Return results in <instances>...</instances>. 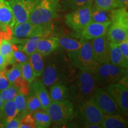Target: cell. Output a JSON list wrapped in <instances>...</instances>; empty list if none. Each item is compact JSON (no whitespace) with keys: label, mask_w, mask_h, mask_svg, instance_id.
Returning a JSON list of instances; mask_svg holds the SVG:
<instances>
[{"label":"cell","mask_w":128,"mask_h":128,"mask_svg":"<svg viewBox=\"0 0 128 128\" xmlns=\"http://www.w3.org/2000/svg\"><path fill=\"white\" fill-rule=\"evenodd\" d=\"M6 68L1 70L0 74V92L7 88L9 86V82L6 75Z\"/></svg>","instance_id":"8d00e7d4"},{"label":"cell","mask_w":128,"mask_h":128,"mask_svg":"<svg viewBox=\"0 0 128 128\" xmlns=\"http://www.w3.org/2000/svg\"><path fill=\"white\" fill-rule=\"evenodd\" d=\"M34 119L36 128H47L50 127L52 124L50 118L46 110H38L32 113Z\"/></svg>","instance_id":"d4e9b609"},{"label":"cell","mask_w":128,"mask_h":128,"mask_svg":"<svg viewBox=\"0 0 128 128\" xmlns=\"http://www.w3.org/2000/svg\"><path fill=\"white\" fill-rule=\"evenodd\" d=\"M77 114L85 124H101L104 116L102 110L91 99L78 104Z\"/></svg>","instance_id":"9c48e42d"},{"label":"cell","mask_w":128,"mask_h":128,"mask_svg":"<svg viewBox=\"0 0 128 128\" xmlns=\"http://www.w3.org/2000/svg\"><path fill=\"white\" fill-rule=\"evenodd\" d=\"M109 62L122 68L128 69V60L124 58L118 44L109 42Z\"/></svg>","instance_id":"d6986e66"},{"label":"cell","mask_w":128,"mask_h":128,"mask_svg":"<svg viewBox=\"0 0 128 128\" xmlns=\"http://www.w3.org/2000/svg\"><path fill=\"white\" fill-rule=\"evenodd\" d=\"M6 75L10 84H14L18 88L28 86V84L23 80L21 74L20 66L18 64H14L10 70H6Z\"/></svg>","instance_id":"ffe728a7"},{"label":"cell","mask_w":128,"mask_h":128,"mask_svg":"<svg viewBox=\"0 0 128 128\" xmlns=\"http://www.w3.org/2000/svg\"><path fill=\"white\" fill-rule=\"evenodd\" d=\"M20 128H35L36 124H35L34 119L32 116V113H28L26 114L23 118L21 119Z\"/></svg>","instance_id":"d590c367"},{"label":"cell","mask_w":128,"mask_h":128,"mask_svg":"<svg viewBox=\"0 0 128 128\" xmlns=\"http://www.w3.org/2000/svg\"><path fill=\"white\" fill-rule=\"evenodd\" d=\"M29 56L23 52L19 50L15 44H13V54H12V63L14 64H20L28 61Z\"/></svg>","instance_id":"836d02e7"},{"label":"cell","mask_w":128,"mask_h":128,"mask_svg":"<svg viewBox=\"0 0 128 128\" xmlns=\"http://www.w3.org/2000/svg\"><path fill=\"white\" fill-rule=\"evenodd\" d=\"M104 116L120 114L121 110L108 92L100 88H97L91 98Z\"/></svg>","instance_id":"30bf717a"},{"label":"cell","mask_w":128,"mask_h":128,"mask_svg":"<svg viewBox=\"0 0 128 128\" xmlns=\"http://www.w3.org/2000/svg\"><path fill=\"white\" fill-rule=\"evenodd\" d=\"M26 98V108L28 113H32L38 110L42 109L40 102L36 96L30 92Z\"/></svg>","instance_id":"f1b7e54d"},{"label":"cell","mask_w":128,"mask_h":128,"mask_svg":"<svg viewBox=\"0 0 128 128\" xmlns=\"http://www.w3.org/2000/svg\"><path fill=\"white\" fill-rule=\"evenodd\" d=\"M127 73L128 69L120 68L110 63H105L100 64L98 68L93 74L97 84L106 86L119 82Z\"/></svg>","instance_id":"8992f818"},{"label":"cell","mask_w":128,"mask_h":128,"mask_svg":"<svg viewBox=\"0 0 128 128\" xmlns=\"http://www.w3.org/2000/svg\"><path fill=\"white\" fill-rule=\"evenodd\" d=\"M52 54L44 66L42 81L46 87L58 82L72 84L78 74L76 67L72 65L68 56L66 57L62 52Z\"/></svg>","instance_id":"6da1fadb"},{"label":"cell","mask_w":128,"mask_h":128,"mask_svg":"<svg viewBox=\"0 0 128 128\" xmlns=\"http://www.w3.org/2000/svg\"><path fill=\"white\" fill-rule=\"evenodd\" d=\"M16 22L9 2L0 0V27L2 31L6 32L8 28L12 29Z\"/></svg>","instance_id":"9a60e30c"},{"label":"cell","mask_w":128,"mask_h":128,"mask_svg":"<svg viewBox=\"0 0 128 128\" xmlns=\"http://www.w3.org/2000/svg\"><path fill=\"white\" fill-rule=\"evenodd\" d=\"M30 92L34 94L39 98L42 105V108L46 110L52 101L49 92L46 88V86L42 80H34L30 84Z\"/></svg>","instance_id":"2e32d148"},{"label":"cell","mask_w":128,"mask_h":128,"mask_svg":"<svg viewBox=\"0 0 128 128\" xmlns=\"http://www.w3.org/2000/svg\"><path fill=\"white\" fill-rule=\"evenodd\" d=\"M21 74L22 78L28 84H30L35 80L36 76H35L29 62H26L20 65Z\"/></svg>","instance_id":"f546056e"},{"label":"cell","mask_w":128,"mask_h":128,"mask_svg":"<svg viewBox=\"0 0 128 128\" xmlns=\"http://www.w3.org/2000/svg\"><path fill=\"white\" fill-rule=\"evenodd\" d=\"M3 101H2V99L1 98V92H0V108L1 107V106H2V103H3Z\"/></svg>","instance_id":"7bdbcfd3"},{"label":"cell","mask_w":128,"mask_h":128,"mask_svg":"<svg viewBox=\"0 0 128 128\" xmlns=\"http://www.w3.org/2000/svg\"><path fill=\"white\" fill-rule=\"evenodd\" d=\"M17 114L18 111L13 100L3 102L0 108V127L10 122Z\"/></svg>","instance_id":"ac0fdd59"},{"label":"cell","mask_w":128,"mask_h":128,"mask_svg":"<svg viewBox=\"0 0 128 128\" xmlns=\"http://www.w3.org/2000/svg\"><path fill=\"white\" fill-rule=\"evenodd\" d=\"M8 65L6 59L4 58L2 55L0 54V70H2L3 69L6 68V66Z\"/></svg>","instance_id":"ab89813d"},{"label":"cell","mask_w":128,"mask_h":128,"mask_svg":"<svg viewBox=\"0 0 128 128\" xmlns=\"http://www.w3.org/2000/svg\"><path fill=\"white\" fill-rule=\"evenodd\" d=\"M106 91L118 104L121 112L124 114L128 113V87L119 82L113 83L107 86Z\"/></svg>","instance_id":"7c38bea8"},{"label":"cell","mask_w":128,"mask_h":128,"mask_svg":"<svg viewBox=\"0 0 128 128\" xmlns=\"http://www.w3.org/2000/svg\"><path fill=\"white\" fill-rule=\"evenodd\" d=\"M92 6L97 8L111 10L119 8L116 0H93Z\"/></svg>","instance_id":"d6a6232c"},{"label":"cell","mask_w":128,"mask_h":128,"mask_svg":"<svg viewBox=\"0 0 128 128\" xmlns=\"http://www.w3.org/2000/svg\"><path fill=\"white\" fill-rule=\"evenodd\" d=\"M60 0H40L32 11L28 21L36 25L50 24L55 18Z\"/></svg>","instance_id":"277c9868"},{"label":"cell","mask_w":128,"mask_h":128,"mask_svg":"<svg viewBox=\"0 0 128 128\" xmlns=\"http://www.w3.org/2000/svg\"><path fill=\"white\" fill-rule=\"evenodd\" d=\"M1 71H0V74H1Z\"/></svg>","instance_id":"ee69618b"},{"label":"cell","mask_w":128,"mask_h":128,"mask_svg":"<svg viewBox=\"0 0 128 128\" xmlns=\"http://www.w3.org/2000/svg\"><path fill=\"white\" fill-rule=\"evenodd\" d=\"M39 1L40 0H10L8 2L13 12L15 25L28 21L32 11Z\"/></svg>","instance_id":"8fae6325"},{"label":"cell","mask_w":128,"mask_h":128,"mask_svg":"<svg viewBox=\"0 0 128 128\" xmlns=\"http://www.w3.org/2000/svg\"><path fill=\"white\" fill-rule=\"evenodd\" d=\"M51 121L56 124H65L73 119L74 104L69 99L61 102H52L46 110Z\"/></svg>","instance_id":"5b68a950"},{"label":"cell","mask_w":128,"mask_h":128,"mask_svg":"<svg viewBox=\"0 0 128 128\" xmlns=\"http://www.w3.org/2000/svg\"><path fill=\"white\" fill-rule=\"evenodd\" d=\"M59 48L57 37L40 38L37 44L36 51L44 56L50 55Z\"/></svg>","instance_id":"e0dca14e"},{"label":"cell","mask_w":128,"mask_h":128,"mask_svg":"<svg viewBox=\"0 0 128 128\" xmlns=\"http://www.w3.org/2000/svg\"><path fill=\"white\" fill-rule=\"evenodd\" d=\"M20 116L17 115L10 122H8L7 124H5L1 128H18L20 126V123L21 119Z\"/></svg>","instance_id":"74e56055"},{"label":"cell","mask_w":128,"mask_h":128,"mask_svg":"<svg viewBox=\"0 0 128 128\" xmlns=\"http://www.w3.org/2000/svg\"><path fill=\"white\" fill-rule=\"evenodd\" d=\"M49 87V95L52 102H61L68 99L70 92L65 84L58 82L53 84Z\"/></svg>","instance_id":"44dd1931"},{"label":"cell","mask_w":128,"mask_h":128,"mask_svg":"<svg viewBox=\"0 0 128 128\" xmlns=\"http://www.w3.org/2000/svg\"><path fill=\"white\" fill-rule=\"evenodd\" d=\"M7 1H8V0H7Z\"/></svg>","instance_id":"f6af8a7d"},{"label":"cell","mask_w":128,"mask_h":128,"mask_svg":"<svg viewBox=\"0 0 128 128\" xmlns=\"http://www.w3.org/2000/svg\"><path fill=\"white\" fill-rule=\"evenodd\" d=\"M40 38L39 36H32L28 38L23 44L18 46V49L30 56L32 54L36 51V46L38 41Z\"/></svg>","instance_id":"4316f807"},{"label":"cell","mask_w":128,"mask_h":128,"mask_svg":"<svg viewBox=\"0 0 128 128\" xmlns=\"http://www.w3.org/2000/svg\"><path fill=\"white\" fill-rule=\"evenodd\" d=\"M44 56L36 51L28 58V62L36 78L41 76L44 72Z\"/></svg>","instance_id":"603a6c76"},{"label":"cell","mask_w":128,"mask_h":128,"mask_svg":"<svg viewBox=\"0 0 128 128\" xmlns=\"http://www.w3.org/2000/svg\"><path fill=\"white\" fill-rule=\"evenodd\" d=\"M92 4L74 10L65 16V23L72 29L80 33L86 26L92 22Z\"/></svg>","instance_id":"52a82bcc"},{"label":"cell","mask_w":128,"mask_h":128,"mask_svg":"<svg viewBox=\"0 0 128 128\" xmlns=\"http://www.w3.org/2000/svg\"><path fill=\"white\" fill-rule=\"evenodd\" d=\"M0 92L3 102H7L14 100L16 96L20 92V88L14 84H9L7 88Z\"/></svg>","instance_id":"1f68e13d"},{"label":"cell","mask_w":128,"mask_h":128,"mask_svg":"<svg viewBox=\"0 0 128 128\" xmlns=\"http://www.w3.org/2000/svg\"><path fill=\"white\" fill-rule=\"evenodd\" d=\"M101 125L103 128H125L128 123L120 114L110 115L104 116Z\"/></svg>","instance_id":"7402d4cb"},{"label":"cell","mask_w":128,"mask_h":128,"mask_svg":"<svg viewBox=\"0 0 128 128\" xmlns=\"http://www.w3.org/2000/svg\"><path fill=\"white\" fill-rule=\"evenodd\" d=\"M52 32L50 24L46 25L33 24L29 21L17 24L12 28V34L16 38H30L32 36H39L40 38L47 37Z\"/></svg>","instance_id":"ba28073f"},{"label":"cell","mask_w":128,"mask_h":128,"mask_svg":"<svg viewBox=\"0 0 128 128\" xmlns=\"http://www.w3.org/2000/svg\"><path fill=\"white\" fill-rule=\"evenodd\" d=\"M72 65L80 71L94 74L100 66L92 52L90 40L83 39L82 45L78 50L67 52Z\"/></svg>","instance_id":"3957f363"},{"label":"cell","mask_w":128,"mask_h":128,"mask_svg":"<svg viewBox=\"0 0 128 128\" xmlns=\"http://www.w3.org/2000/svg\"><path fill=\"white\" fill-rule=\"evenodd\" d=\"M59 47H60L66 52H72L79 49L82 45L83 39L80 40L72 39L68 37H60L57 38Z\"/></svg>","instance_id":"cb8c5ba5"},{"label":"cell","mask_w":128,"mask_h":128,"mask_svg":"<svg viewBox=\"0 0 128 128\" xmlns=\"http://www.w3.org/2000/svg\"><path fill=\"white\" fill-rule=\"evenodd\" d=\"M14 102L18 111V116L23 118L24 115L28 114L26 108V98L23 94L19 93L14 98Z\"/></svg>","instance_id":"4dcf8cb0"},{"label":"cell","mask_w":128,"mask_h":128,"mask_svg":"<svg viewBox=\"0 0 128 128\" xmlns=\"http://www.w3.org/2000/svg\"><path fill=\"white\" fill-rule=\"evenodd\" d=\"M97 85L93 74L80 71L69 89L70 100L76 105L90 100L98 88Z\"/></svg>","instance_id":"7a4b0ae2"},{"label":"cell","mask_w":128,"mask_h":128,"mask_svg":"<svg viewBox=\"0 0 128 128\" xmlns=\"http://www.w3.org/2000/svg\"><path fill=\"white\" fill-rule=\"evenodd\" d=\"M12 54H13V44L8 40L2 39L0 44V54L2 55L8 65L12 64Z\"/></svg>","instance_id":"83f0119b"},{"label":"cell","mask_w":128,"mask_h":128,"mask_svg":"<svg viewBox=\"0 0 128 128\" xmlns=\"http://www.w3.org/2000/svg\"><path fill=\"white\" fill-rule=\"evenodd\" d=\"M93 0H65L64 6L69 9L76 10L89 4H92Z\"/></svg>","instance_id":"e575fe53"},{"label":"cell","mask_w":128,"mask_h":128,"mask_svg":"<svg viewBox=\"0 0 128 128\" xmlns=\"http://www.w3.org/2000/svg\"><path fill=\"white\" fill-rule=\"evenodd\" d=\"M118 44L124 58L128 60V38Z\"/></svg>","instance_id":"f35d334b"},{"label":"cell","mask_w":128,"mask_h":128,"mask_svg":"<svg viewBox=\"0 0 128 128\" xmlns=\"http://www.w3.org/2000/svg\"><path fill=\"white\" fill-rule=\"evenodd\" d=\"M85 128H102V126L101 124H85Z\"/></svg>","instance_id":"b9f144b4"},{"label":"cell","mask_w":128,"mask_h":128,"mask_svg":"<svg viewBox=\"0 0 128 128\" xmlns=\"http://www.w3.org/2000/svg\"><path fill=\"white\" fill-rule=\"evenodd\" d=\"M0 71H1V70H0Z\"/></svg>","instance_id":"bcb514c9"},{"label":"cell","mask_w":128,"mask_h":128,"mask_svg":"<svg viewBox=\"0 0 128 128\" xmlns=\"http://www.w3.org/2000/svg\"><path fill=\"white\" fill-rule=\"evenodd\" d=\"M94 56L100 64L110 63L109 42L106 34L90 40Z\"/></svg>","instance_id":"4fadbf2b"},{"label":"cell","mask_w":128,"mask_h":128,"mask_svg":"<svg viewBox=\"0 0 128 128\" xmlns=\"http://www.w3.org/2000/svg\"><path fill=\"white\" fill-rule=\"evenodd\" d=\"M111 23H99L91 22L80 32L82 39L91 40L106 34L107 30Z\"/></svg>","instance_id":"5bb4252c"},{"label":"cell","mask_w":128,"mask_h":128,"mask_svg":"<svg viewBox=\"0 0 128 128\" xmlns=\"http://www.w3.org/2000/svg\"><path fill=\"white\" fill-rule=\"evenodd\" d=\"M119 8H128V0H116Z\"/></svg>","instance_id":"60d3db41"},{"label":"cell","mask_w":128,"mask_h":128,"mask_svg":"<svg viewBox=\"0 0 128 128\" xmlns=\"http://www.w3.org/2000/svg\"><path fill=\"white\" fill-rule=\"evenodd\" d=\"M112 15L111 10H106L97 8L92 6V22L99 23L110 22Z\"/></svg>","instance_id":"484cf974"}]
</instances>
